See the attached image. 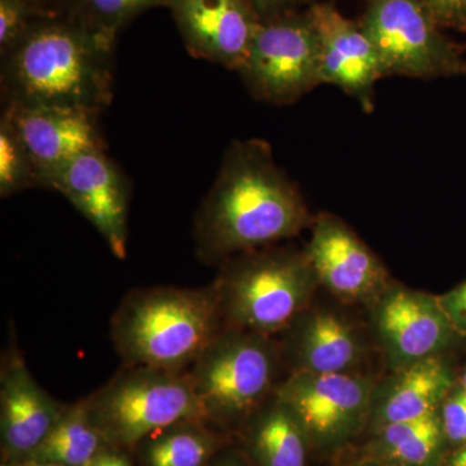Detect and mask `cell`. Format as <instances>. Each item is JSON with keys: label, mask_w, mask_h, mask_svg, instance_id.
Returning a JSON list of instances; mask_svg holds the SVG:
<instances>
[{"label": "cell", "mask_w": 466, "mask_h": 466, "mask_svg": "<svg viewBox=\"0 0 466 466\" xmlns=\"http://www.w3.org/2000/svg\"><path fill=\"white\" fill-rule=\"evenodd\" d=\"M314 218L297 184L276 164L268 142L235 140L196 214V251L202 262L222 265L245 251L296 238Z\"/></svg>", "instance_id": "1"}, {"label": "cell", "mask_w": 466, "mask_h": 466, "mask_svg": "<svg viewBox=\"0 0 466 466\" xmlns=\"http://www.w3.org/2000/svg\"><path fill=\"white\" fill-rule=\"evenodd\" d=\"M116 39L46 14L3 55V106H54L99 116L113 100Z\"/></svg>", "instance_id": "2"}, {"label": "cell", "mask_w": 466, "mask_h": 466, "mask_svg": "<svg viewBox=\"0 0 466 466\" xmlns=\"http://www.w3.org/2000/svg\"><path fill=\"white\" fill-rule=\"evenodd\" d=\"M223 328L213 284L140 288L110 319V339L125 366L184 372Z\"/></svg>", "instance_id": "3"}, {"label": "cell", "mask_w": 466, "mask_h": 466, "mask_svg": "<svg viewBox=\"0 0 466 466\" xmlns=\"http://www.w3.org/2000/svg\"><path fill=\"white\" fill-rule=\"evenodd\" d=\"M220 266L213 287L223 325L263 336L284 333L320 287L305 250L269 245Z\"/></svg>", "instance_id": "4"}, {"label": "cell", "mask_w": 466, "mask_h": 466, "mask_svg": "<svg viewBox=\"0 0 466 466\" xmlns=\"http://www.w3.org/2000/svg\"><path fill=\"white\" fill-rule=\"evenodd\" d=\"M284 366L274 337L223 328L187 370L208 424L245 421L279 385Z\"/></svg>", "instance_id": "5"}, {"label": "cell", "mask_w": 466, "mask_h": 466, "mask_svg": "<svg viewBox=\"0 0 466 466\" xmlns=\"http://www.w3.org/2000/svg\"><path fill=\"white\" fill-rule=\"evenodd\" d=\"M85 400L109 446L126 451H134L150 435L177 422L207 421L187 370L124 364Z\"/></svg>", "instance_id": "6"}, {"label": "cell", "mask_w": 466, "mask_h": 466, "mask_svg": "<svg viewBox=\"0 0 466 466\" xmlns=\"http://www.w3.org/2000/svg\"><path fill=\"white\" fill-rule=\"evenodd\" d=\"M358 23L372 43L382 78L435 79L465 75L458 43L443 29L422 0H363Z\"/></svg>", "instance_id": "7"}, {"label": "cell", "mask_w": 466, "mask_h": 466, "mask_svg": "<svg viewBox=\"0 0 466 466\" xmlns=\"http://www.w3.org/2000/svg\"><path fill=\"white\" fill-rule=\"evenodd\" d=\"M238 73L254 99L278 106L323 85L320 39L309 8L260 20Z\"/></svg>", "instance_id": "8"}, {"label": "cell", "mask_w": 466, "mask_h": 466, "mask_svg": "<svg viewBox=\"0 0 466 466\" xmlns=\"http://www.w3.org/2000/svg\"><path fill=\"white\" fill-rule=\"evenodd\" d=\"M376 382L358 373H289L275 395L302 426L309 443L336 446L370 419Z\"/></svg>", "instance_id": "9"}, {"label": "cell", "mask_w": 466, "mask_h": 466, "mask_svg": "<svg viewBox=\"0 0 466 466\" xmlns=\"http://www.w3.org/2000/svg\"><path fill=\"white\" fill-rule=\"evenodd\" d=\"M370 305L373 330L391 370L441 357L459 334L440 297L389 284Z\"/></svg>", "instance_id": "10"}, {"label": "cell", "mask_w": 466, "mask_h": 466, "mask_svg": "<svg viewBox=\"0 0 466 466\" xmlns=\"http://www.w3.org/2000/svg\"><path fill=\"white\" fill-rule=\"evenodd\" d=\"M309 228L306 256L319 284L337 299L372 303L390 284L381 260L341 218L320 213Z\"/></svg>", "instance_id": "11"}, {"label": "cell", "mask_w": 466, "mask_h": 466, "mask_svg": "<svg viewBox=\"0 0 466 466\" xmlns=\"http://www.w3.org/2000/svg\"><path fill=\"white\" fill-rule=\"evenodd\" d=\"M60 192L96 228L116 258L127 254L128 183L104 149L90 150L66 165L52 180Z\"/></svg>", "instance_id": "12"}, {"label": "cell", "mask_w": 466, "mask_h": 466, "mask_svg": "<svg viewBox=\"0 0 466 466\" xmlns=\"http://www.w3.org/2000/svg\"><path fill=\"white\" fill-rule=\"evenodd\" d=\"M191 56L238 72L260 23L250 0H167Z\"/></svg>", "instance_id": "13"}, {"label": "cell", "mask_w": 466, "mask_h": 466, "mask_svg": "<svg viewBox=\"0 0 466 466\" xmlns=\"http://www.w3.org/2000/svg\"><path fill=\"white\" fill-rule=\"evenodd\" d=\"M35 167L38 186L50 189L58 171L78 156L106 148L97 115L54 106H5Z\"/></svg>", "instance_id": "14"}, {"label": "cell", "mask_w": 466, "mask_h": 466, "mask_svg": "<svg viewBox=\"0 0 466 466\" xmlns=\"http://www.w3.org/2000/svg\"><path fill=\"white\" fill-rule=\"evenodd\" d=\"M66 407L36 382L20 351L8 349L0 370V431L5 465L29 458L50 434Z\"/></svg>", "instance_id": "15"}, {"label": "cell", "mask_w": 466, "mask_h": 466, "mask_svg": "<svg viewBox=\"0 0 466 466\" xmlns=\"http://www.w3.org/2000/svg\"><path fill=\"white\" fill-rule=\"evenodd\" d=\"M308 8L320 39L321 84L341 88L372 113L376 84L382 79L372 43L358 21L343 16L334 3L314 2Z\"/></svg>", "instance_id": "16"}, {"label": "cell", "mask_w": 466, "mask_h": 466, "mask_svg": "<svg viewBox=\"0 0 466 466\" xmlns=\"http://www.w3.org/2000/svg\"><path fill=\"white\" fill-rule=\"evenodd\" d=\"M283 334L281 355L290 373H355L366 357L357 325L330 309L309 305Z\"/></svg>", "instance_id": "17"}, {"label": "cell", "mask_w": 466, "mask_h": 466, "mask_svg": "<svg viewBox=\"0 0 466 466\" xmlns=\"http://www.w3.org/2000/svg\"><path fill=\"white\" fill-rule=\"evenodd\" d=\"M453 386L455 376L443 355L391 370L376 383L370 417L380 429L434 415Z\"/></svg>", "instance_id": "18"}, {"label": "cell", "mask_w": 466, "mask_h": 466, "mask_svg": "<svg viewBox=\"0 0 466 466\" xmlns=\"http://www.w3.org/2000/svg\"><path fill=\"white\" fill-rule=\"evenodd\" d=\"M249 449L258 466H306L309 438L275 392L249 419Z\"/></svg>", "instance_id": "19"}, {"label": "cell", "mask_w": 466, "mask_h": 466, "mask_svg": "<svg viewBox=\"0 0 466 466\" xmlns=\"http://www.w3.org/2000/svg\"><path fill=\"white\" fill-rule=\"evenodd\" d=\"M108 447L112 446L81 400L67 404L50 434L26 460L52 466H87Z\"/></svg>", "instance_id": "20"}, {"label": "cell", "mask_w": 466, "mask_h": 466, "mask_svg": "<svg viewBox=\"0 0 466 466\" xmlns=\"http://www.w3.org/2000/svg\"><path fill=\"white\" fill-rule=\"evenodd\" d=\"M446 440L440 412L377 429L373 451L388 466H434Z\"/></svg>", "instance_id": "21"}, {"label": "cell", "mask_w": 466, "mask_h": 466, "mask_svg": "<svg viewBox=\"0 0 466 466\" xmlns=\"http://www.w3.org/2000/svg\"><path fill=\"white\" fill-rule=\"evenodd\" d=\"M204 420H189L150 435L137 451L143 466H208L219 441Z\"/></svg>", "instance_id": "22"}, {"label": "cell", "mask_w": 466, "mask_h": 466, "mask_svg": "<svg viewBox=\"0 0 466 466\" xmlns=\"http://www.w3.org/2000/svg\"><path fill=\"white\" fill-rule=\"evenodd\" d=\"M167 5V0H60L56 14L116 39L144 12Z\"/></svg>", "instance_id": "23"}, {"label": "cell", "mask_w": 466, "mask_h": 466, "mask_svg": "<svg viewBox=\"0 0 466 466\" xmlns=\"http://www.w3.org/2000/svg\"><path fill=\"white\" fill-rule=\"evenodd\" d=\"M32 187H39L33 159L11 118L3 112L0 118V196L11 198Z\"/></svg>", "instance_id": "24"}, {"label": "cell", "mask_w": 466, "mask_h": 466, "mask_svg": "<svg viewBox=\"0 0 466 466\" xmlns=\"http://www.w3.org/2000/svg\"><path fill=\"white\" fill-rule=\"evenodd\" d=\"M43 15L29 0H0V56L11 51Z\"/></svg>", "instance_id": "25"}, {"label": "cell", "mask_w": 466, "mask_h": 466, "mask_svg": "<svg viewBox=\"0 0 466 466\" xmlns=\"http://www.w3.org/2000/svg\"><path fill=\"white\" fill-rule=\"evenodd\" d=\"M444 437L452 443H466V390L453 386L440 410Z\"/></svg>", "instance_id": "26"}, {"label": "cell", "mask_w": 466, "mask_h": 466, "mask_svg": "<svg viewBox=\"0 0 466 466\" xmlns=\"http://www.w3.org/2000/svg\"><path fill=\"white\" fill-rule=\"evenodd\" d=\"M441 29L466 34V0H422Z\"/></svg>", "instance_id": "27"}, {"label": "cell", "mask_w": 466, "mask_h": 466, "mask_svg": "<svg viewBox=\"0 0 466 466\" xmlns=\"http://www.w3.org/2000/svg\"><path fill=\"white\" fill-rule=\"evenodd\" d=\"M440 300L456 330L466 334V280L441 296Z\"/></svg>", "instance_id": "28"}, {"label": "cell", "mask_w": 466, "mask_h": 466, "mask_svg": "<svg viewBox=\"0 0 466 466\" xmlns=\"http://www.w3.org/2000/svg\"><path fill=\"white\" fill-rule=\"evenodd\" d=\"M315 0H250L260 20L280 16L289 12L309 7Z\"/></svg>", "instance_id": "29"}, {"label": "cell", "mask_w": 466, "mask_h": 466, "mask_svg": "<svg viewBox=\"0 0 466 466\" xmlns=\"http://www.w3.org/2000/svg\"><path fill=\"white\" fill-rule=\"evenodd\" d=\"M87 466H133L128 459L126 450L116 449V447H108L101 451L90 464Z\"/></svg>", "instance_id": "30"}, {"label": "cell", "mask_w": 466, "mask_h": 466, "mask_svg": "<svg viewBox=\"0 0 466 466\" xmlns=\"http://www.w3.org/2000/svg\"><path fill=\"white\" fill-rule=\"evenodd\" d=\"M45 14H56L60 0H29Z\"/></svg>", "instance_id": "31"}, {"label": "cell", "mask_w": 466, "mask_h": 466, "mask_svg": "<svg viewBox=\"0 0 466 466\" xmlns=\"http://www.w3.org/2000/svg\"><path fill=\"white\" fill-rule=\"evenodd\" d=\"M450 466H466V447L456 452L451 460Z\"/></svg>", "instance_id": "32"}, {"label": "cell", "mask_w": 466, "mask_h": 466, "mask_svg": "<svg viewBox=\"0 0 466 466\" xmlns=\"http://www.w3.org/2000/svg\"><path fill=\"white\" fill-rule=\"evenodd\" d=\"M216 466H245L240 460L233 458V456H227L222 461L218 462Z\"/></svg>", "instance_id": "33"}, {"label": "cell", "mask_w": 466, "mask_h": 466, "mask_svg": "<svg viewBox=\"0 0 466 466\" xmlns=\"http://www.w3.org/2000/svg\"><path fill=\"white\" fill-rule=\"evenodd\" d=\"M3 466H52V465L39 464V462H34V461H30V460H25V461L16 462V464L3 465Z\"/></svg>", "instance_id": "34"}, {"label": "cell", "mask_w": 466, "mask_h": 466, "mask_svg": "<svg viewBox=\"0 0 466 466\" xmlns=\"http://www.w3.org/2000/svg\"><path fill=\"white\" fill-rule=\"evenodd\" d=\"M349 466H388V465L382 464V462H380V461H368V462H359V464L349 465Z\"/></svg>", "instance_id": "35"}, {"label": "cell", "mask_w": 466, "mask_h": 466, "mask_svg": "<svg viewBox=\"0 0 466 466\" xmlns=\"http://www.w3.org/2000/svg\"><path fill=\"white\" fill-rule=\"evenodd\" d=\"M461 386H462V389H465V390H466V370H464V375H462Z\"/></svg>", "instance_id": "36"}, {"label": "cell", "mask_w": 466, "mask_h": 466, "mask_svg": "<svg viewBox=\"0 0 466 466\" xmlns=\"http://www.w3.org/2000/svg\"><path fill=\"white\" fill-rule=\"evenodd\" d=\"M465 75H466V70H465Z\"/></svg>", "instance_id": "37"}]
</instances>
